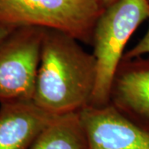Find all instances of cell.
<instances>
[{
	"instance_id": "obj_1",
	"label": "cell",
	"mask_w": 149,
	"mask_h": 149,
	"mask_svg": "<svg viewBox=\"0 0 149 149\" xmlns=\"http://www.w3.org/2000/svg\"><path fill=\"white\" fill-rule=\"evenodd\" d=\"M80 43L63 32L44 30L32 101L54 116L79 113L91 104L95 58Z\"/></svg>"
},
{
	"instance_id": "obj_2",
	"label": "cell",
	"mask_w": 149,
	"mask_h": 149,
	"mask_svg": "<svg viewBox=\"0 0 149 149\" xmlns=\"http://www.w3.org/2000/svg\"><path fill=\"white\" fill-rule=\"evenodd\" d=\"M149 19V0H117L103 11L93 33L96 84L91 105L110 104L111 87L128 40Z\"/></svg>"
},
{
	"instance_id": "obj_3",
	"label": "cell",
	"mask_w": 149,
	"mask_h": 149,
	"mask_svg": "<svg viewBox=\"0 0 149 149\" xmlns=\"http://www.w3.org/2000/svg\"><path fill=\"white\" fill-rule=\"evenodd\" d=\"M104 8L100 0H0V27L54 29L92 45Z\"/></svg>"
},
{
	"instance_id": "obj_4",
	"label": "cell",
	"mask_w": 149,
	"mask_h": 149,
	"mask_svg": "<svg viewBox=\"0 0 149 149\" xmlns=\"http://www.w3.org/2000/svg\"><path fill=\"white\" fill-rule=\"evenodd\" d=\"M45 28H13L0 38V103L32 100Z\"/></svg>"
},
{
	"instance_id": "obj_5",
	"label": "cell",
	"mask_w": 149,
	"mask_h": 149,
	"mask_svg": "<svg viewBox=\"0 0 149 149\" xmlns=\"http://www.w3.org/2000/svg\"><path fill=\"white\" fill-rule=\"evenodd\" d=\"M79 113L88 149H149V132L123 116L111 104L90 105Z\"/></svg>"
},
{
	"instance_id": "obj_6",
	"label": "cell",
	"mask_w": 149,
	"mask_h": 149,
	"mask_svg": "<svg viewBox=\"0 0 149 149\" xmlns=\"http://www.w3.org/2000/svg\"><path fill=\"white\" fill-rule=\"evenodd\" d=\"M110 104L149 132V54L123 57L112 84Z\"/></svg>"
},
{
	"instance_id": "obj_7",
	"label": "cell",
	"mask_w": 149,
	"mask_h": 149,
	"mask_svg": "<svg viewBox=\"0 0 149 149\" xmlns=\"http://www.w3.org/2000/svg\"><path fill=\"white\" fill-rule=\"evenodd\" d=\"M56 117L32 100L0 103V149H28Z\"/></svg>"
},
{
	"instance_id": "obj_8",
	"label": "cell",
	"mask_w": 149,
	"mask_h": 149,
	"mask_svg": "<svg viewBox=\"0 0 149 149\" xmlns=\"http://www.w3.org/2000/svg\"><path fill=\"white\" fill-rule=\"evenodd\" d=\"M28 149H88L80 113L56 116Z\"/></svg>"
},
{
	"instance_id": "obj_9",
	"label": "cell",
	"mask_w": 149,
	"mask_h": 149,
	"mask_svg": "<svg viewBox=\"0 0 149 149\" xmlns=\"http://www.w3.org/2000/svg\"><path fill=\"white\" fill-rule=\"evenodd\" d=\"M149 54V25L146 33L143 38L137 43L133 48L128 50L126 53H124L123 57L126 58H133L137 56H141Z\"/></svg>"
},
{
	"instance_id": "obj_10",
	"label": "cell",
	"mask_w": 149,
	"mask_h": 149,
	"mask_svg": "<svg viewBox=\"0 0 149 149\" xmlns=\"http://www.w3.org/2000/svg\"><path fill=\"white\" fill-rule=\"evenodd\" d=\"M117 0H100V2H101V3L103 4V6L104 7V8H107L108 6L111 5L113 4L114 2H116Z\"/></svg>"
},
{
	"instance_id": "obj_11",
	"label": "cell",
	"mask_w": 149,
	"mask_h": 149,
	"mask_svg": "<svg viewBox=\"0 0 149 149\" xmlns=\"http://www.w3.org/2000/svg\"><path fill=\"white\" fill-rule=\"evenodd\" d=\"M11 29L8 28H4V27H0V38L3 37V35H5L7 32H8Z\"/></svg>"
}]
</instances>
